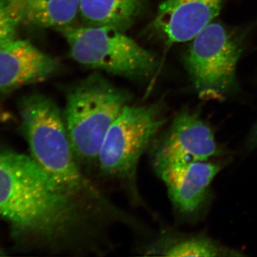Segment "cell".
<instances>
[{
    "label": "cell",
    "mask_w": 257,
    "mask_h": 257,
    "mask_svg": "<svg viewBox=\"0 0 257 257\" xmlns=\"http://www.w3.org/2000/svg\"><path fill=\"white\" fill-rule=\"evenodd\" d=\"M3 255H5V253L3 252V250H2V248H0V256H3Z\"/></svg>",
    "instance_id": "obj_16"
},
{
    "label": "cell",
    "mask_w": 257,
    "mask_h": 257,
    "mask_svg": "<svg viewBox=\"0 0 257 257\" xmlns=\"http://www.w3.org/2000/svg\"><path fill=\"white\" fill-rule=\"evenodd\" d=\"M239 42L223 25L209 23L193 39L185 65L199 97L222 101L236 87Z\"/></svg>",
    "instance_id": "obj_6"
},
{
    "label": "cell",
    "mask_w": 257,
    "mask_h": 257,
    "mask_svg": "<svg viewBox=\"0 0 257 257\" xmlns=\"http://www.w3.org/2000/svg\"><path fill=\"white\" fill-rule=\"evenodd\" d=\"M165 122L160 103L126 106L101 144L96 163L102 173L128 183L136 191L139 162Z\"/></svg>",
    "instance_id": "obj_5"
},
{
    "label": "cell",
    "mask_w": 257,
    "mask_h": 257,
    "mask_svg": "<svg viewBox=\"0 0 257 257\" xmlns=\"http://www.w3.org/2000/svg\"><path fill=\"white\" fill-rule=\"evenodd\" d=\"M144 0H79L85 26H107L126 32L143 9Z\"/></svg>",
    "instance_id": "obj_12"
},
{
    "label": "cell",
    "mask_w": 257,
    "mask_h": 257,
    "mask_svg": "<svg viewBox=\"0 0 257 257\" xmlns=\"http://www.w3.org/2000/svg\"><path fill=\"white\" fill-rule=\"evenodd\" d=\"M94 209L60 187L31 156L0 149V217L18 237L62 239Z\"/></svg>",
    "instance_id": "obj_1"
},
{
    "label": "cell",
    "mask_w": 257,
    "mask_h": 257,
    "mask_svg": "<svg viewBox=\"0 0 257 257\" xmlns=\"http://www.w3.org/2000/svg\"><path fill=\"white\" fill-rule=\"evenodd\" d=\"M20 28L30 30L59 29L76 25L79 0H3Z\"/></svg>",
    "instance_id": "obj_11"
},
{
    "label": "cell",
    "mask_w": 257,
    "mask_h": 257,
    "mask_svg": "<svg viewBox=\"0 0 257 257\" xmlns=\"http://www.w3.org/2000/svg\"><path fill=\"white\" fill-rule=\"evenodd\" d=\"M59 62L27 40L0 44V94L46 80L57 72Z\"/></svg>",
    "instance_id": "obj_9"
},
{
    "label": "cell",
    "mask_w": 257,
    "mask_h": 257,
    "mask_svg": "<svg viewBox=\"0 0 257 257\" xmlns=\"http://www.w3.org/2000/svg\"><path fill=\"white\" fill-rule=\"evenodd\" d=\"M162 252L163 256L171 257H216L241 255L202 236L177 240L166 246L162 250Z\"/></svg>",
    "instance_id": "obj_13"
},
{
    "label": "cell",
    "mask_w": 257,
    "mask_h": 257,
    "mask_svg": "<svg viewBox=\"0 0 257 257\" xmlns=\"http://www.w3.org/2000/svg\"><path fill=\"white\" fill-rule=\"evenodd\" d=\"M223 0H165L154 27L170 45L193 40L219 15Z\"/></svg>",
    "instance_id": "obj_10"
},
{
    "label": "cell",
    "mask_w": 257,
    "mask_h": 257,
    "mask_svg": "<svg viewBox=\"0 0 257 257\" xmlns=\"http://www.w3.org/2000/svg\"><path fill=\"white\" fill-rule=\"evenodd\" d=\"M248 145L249 148H253L257 146V121L248 138Z\"/></svg>",
    "instance_id": "obj_15"
},
{
    "label": "cell",
    "mask_w": 257,
    "mask_h": 257,
    "mask_svg": "<svg viewBox=\"0 0 257 257\" xmlns=\"http://www.w3.org/2000/svg\"><path fill=\"white\" fill-rule=\"evenodd\" d=\"M57 31L72 58L82 65L130 79L145 78L156 69L154 54L118 29L74 25Z\"/></svg>",
    "instance_id": "obj_4"
},
{
    "label": "cell",
    "mask_w": 257,
    "mask_h": 257,
    "mask_svg": "<svg viewBox=\"0 0 257 257\" xmlns=\"http://www.w3.org/2000/svg\"><path fill=\"white\" fill-rule=\"evenodd\" d=\"M130 102L128 92L98 74L89 76L69 89L63 117L79 164L97 162L108 130Z\"/></svg>",
    "instance_id": "obj_3"
},
{
    "label": "cell",
    "mask_w": 257,
    "mask_h": 257,
    "mask_svg": "<svg viewBox=\"0 0 257 257\" xmlns=\"http://www.w3.org/2000/svg\"><path fill=\"white\" fill-rule=\"evenodd\" d=\"M211 126L194 111L182 110L161 137L153 154L154 167L208 161L221 155Z\"/></svg>",
    "instance_id": "obj_7"
},
{
    "label": "cell",
    "mask_w": 257,
    "mask_h": 257,
    "mask_svg": "<svg viewBox=\"0 0 257 257\" xmlns=\"http://www.w3.org/2000/svg\"><path fill=\"white\" fill-rule=\"evenodd\" d=\"M20 132L31 156L65 192L94 210L116 214L110 202L80 170L63 117L50 98L40 94L24 96L19 104Z\"/></svg>",
    "instance_id": "obj_2"
},
{
    "label": "cell",
    "mask_w": 257,
    "mask_h": 257,
    "mask_svg": "<svg viewBox=\"0 0 257 257\" xmlns=\"http://www.w3.org/2000/svg\"><path fill=\"white\" fill-rule=\"evenodd\" d=\"M18 29L8 13L4 1L0 0V44L16 39Z\"/></svg>",
    "instance_id": "obj_14"
},
{
    "label": "cell",
    "mask_w": 257,
    "mask_h": 257,
    "mask_svg": "<svg viewBox=\"0 0 257 257\" xmlns=\"http://www.w3.org/2000/svg\"><path fill=\"white\" fill-rule=\"evenodd\" d=\"M222 165L211 161L177 162L155 167L171 202L182 214H194L207 199L211 182Z\"/></svg>",
    "instance_id": "obj_8"
}]
</instances>
